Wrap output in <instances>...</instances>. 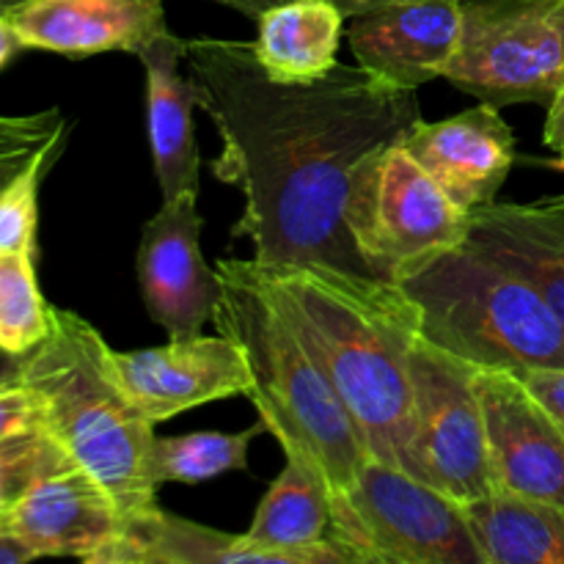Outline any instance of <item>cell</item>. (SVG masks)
Here are the masks:
<instances>
[{
	"label": "cell",
	"instance_id": "6da1fadb",
	"mask_svg": "<svg viewBox=\"0 0 564 564\" xmlns=\"http://www.w3.org/2000/svg\"><path fill=\"white\" fill-rule=\"evenodd\" d=\"M185 66L224 143L209 169L246 202L231 237L251 242L253 262L378 281L347 215L369 165L422 121L416 91L358 64H336L317 80H275L253 42L237 39H187Z\"/></svg>",
	"mask_w": 564,
	"mask_h": 564
},
{
	"label": "cell",
	"instance_id": "7a4b0ae2",
	"mask_svg": "<svg viewBox=\"0 0 564 564\" xmlns=\"http://www.w3.org/2000/svg\"><path fill=\"white\" fill-rule=\"evenodd\" d=\"M303 345L356 419L369 457L400 466L411 435V345L416 328L389 281L319 268H259Z\"/></svg>",
	"mask_w": 564,
	"mask_h": 564
},
{
	"label": "cell",
	"instance_id": "3957f363",
	"mask_svg": "<svg viewBox=\"0 0 564 564\" xmlns=\"http://www.w3.org/2000/svg\"><path fill=\"white\" fill-rule=\"evenodd\" d=\"M213 325L246 352L251 369L248 400L284 452H301L330 485L350 488L369 457L356 419L341 402L325 369L312 356L275 301L253 259H224Z\"/></svg>",
	"mask_w": 564,
	"mask_h": 564
},
{
	"label": "cell",
	"instance_id": "277c9868",
	"mask_svg": "<svg viewBox=\"0 0 564 564\" xmlns=\"http://www.w3.org/2000/svg\"><path fill=\"white\" fill-rule=\"evenodd\" d=\"M22 386L44 430L110 496L121 516L158 505L154 422L124 394L110 347L80 314L53 306L50 336L28 352Z\"/></svg>",
	"mask_w": 564,
	"mask_h": 564
},
{
	"label": "cell",
	"instance_id": "5b68a950",
	"mask_svg": "<svg viewBox=\"0 0 564 564\" xmlns=\"http://www.w3.org/2000/svg\"><path fill=\"white\" fill-rule=\"evenodd\" d=\"M391 284L424 341L477 369L564 367V323L545 297L471 242L435 253Z\"/></svg>",
	"mask_w": 564,
	"mask_h": 564
},
{
	"label": "cell",
	"instance_id": "8992f818",
	"mask_svg": "<svg viewBox=\"0 0 564 564\" xmlns=\"http://www.w3.org/2000/svg\"><path fill=\"white\" fill-rule=\"evenodd\" d=\"M330 505L328 540L347 564H485L460 501L394 463L367 457Z\"/></svg>",
	"mask_w": 564,
	"mask_h": 564
},
{
	"label": "cell",
	"instance_id": "52a82bcc",
	"mask_svg": "<svg viewBox=\"0 0 564 564\" xmlns=\"http://www.w3.org/2000/svg\"><path fill=\"white\" fill-rule=\"evenodd\" d=\"M400 468L468 505L496 494L477 367L413 336L411 435Z\"/></svg>",
	"mask_w": 564,
	"mask_h": 564
},
{
	"label": "cell",
	"instance_id": "ba28073f",
	"mask_svg": "<svg viewBox=\"0 0 564 564\" xmlns=\"http://www.w3.org/2000/svg\"><path fill=\"white\" fill-rule=\"evenodd\" d=\"M560 0H463V31L444 80L479 102L551 105L564 86Z\"/></svg>",
	"mask_w": 564,
	"mask_h": 564
},
{
	"label": "cell",
	"instance_id": "9c48e42d",
	"mask_svg": "<svg viewBox=\"0 0 564 564\" xmlns=\"http://www.w3.org/2000/svg\"><path fill=\"white\" fill-rule=\"evenodd\" d=\"M347 224L375 279L391 284L435 253L463 246L471 215L394 143L364 174Z\"/></svg>",
	"mask_w": 564,
	"mask_h": 564
},
{
	"label": "cell",
	"instance_id": "30bf717a",
	"mask_svg": "<svg viewBox=\"0 0 564 564\" xmlns=\"http://www.w3.org/2000/svg\"><path fill=\"white\" fill-rule=\"evenodd\" d=\"M198 193L163 202L147 220L138 242V284L152 323L169 336H196L213 323L218 301V273L202 251Z\"/></svg>",
	"mask_w": 564,
	"mask_h": 564
},
{
	"label": "cell",
	"instance_id": "8fae6325",
	"mask_svg": "<svg viewBox=\"0 0 564 564\" xmlns=\"http://www.w3.org/2000/svg\"><path fill=\"white\" fill-rule=\"evenodd\" d=\"M110 367L124 394L154 424L251 389L246 352L224 334L169 336V345L147 350H110Z\"/></svg>",
	"mask_w": 564,
	"mask_h": 564
},
{
	"label": "cell",
	"instance_id": "7c38bea8",
	"mask_svg": "<svg viewBox=\"0 0 564 564\" xmlns=\"http://www.w3.org/2000/svg\"><path fill=\"white\" fill-rule=\"evenodd\" d=\"M496 490L564 507V433L521 378L477 369Z\"/></svg>",
	"mask_w": 564,
	"mask_h": 564
},
{
	"label": "cell",
	"instance_id": "4fadbf2b",
	"mask_svg": "<svg viewBox=\"0 0 564 564\" xmlns=\"http://www.w3.org/2000/svg\"><path fill=\"white\" fill-rule=\"evenodd\" d=\"M6 527L42 556L99 564L121 529L113 496L75 460L39 474L6 516Z\"/></svg>",
	"mask_w": 564,
	"mask_h": 564
},
{
	"label": "cell",
	"instance_id": "5bb4252c",
	"mask_svg": "<svg viewBox=\"0 0 564 564\" xmlns=\"http://www.w3.org/2000/svg\"><path fill=\"white\" fill-rule=\"evenodd\" d=\"M463 31V0H419L350 17L356 64L389 86L416 91L446 77Z\"/></svg>",
	"mask_w": 564,
	"mask_h": 564
},
{
	"label": "cell",
	"instance_id": "9a60e30c",
	"mask_svg": "<svg viewBox=\"0 0 564 564\" xmlns=\"http://www.w3.org/2000/svg\"><path fill=\"white\" fill-rule=\"evenodd\" d=\"M402 147L468 215L496 202L516 163V135L488 102L449 119H422Z\"/></svg>",
	"mask_w": 564,
	"mask_h": 564
},
{
	"label": "cell",
	"instance_id": "2e32d148",
	"mask_svg": "<svg viewBox=\"0 0 564 564\" xmlns=\"http://www.w3.org/2000/svg\"><path fill=\"white\" fill-rule=\"evenodd\" d=\"M22 47L86 58L132 53L165 33L163 0H25L9 11Z\"/></svg>",
	"mask_w": 564,
	"mask_h": 564
},
{
	"label": "cell",
	"instance_id": "e0dca14e",
	"mask_svg": "<svg viewBox=\"0 0 564 564\" xmlns=\"http://www.w3.org/2000/svg\"><path fill=\"white\" fill-rule=\"evenodd\" d=\"M135 55L147 72V135L163 202L182 193H198V149L193 132L196 91L191 77L180 72L185 64V39L165 31Z\"/></svg>",
	"mask_w": 564,
	"mask_h": 564
},
{
	"label": "cell",
	"instance_id": "ac0fdd59",
	"mask_svg": "<svg viewBox=\"0 0 564 564\" xmlns=\"http://www.w3.org/2000/svg\"><path fill=\"white\" fill-rule=\"evenodd\" d=\"M468 242L527 279L564 323V193L477 209Z\"/></svg>",
	"mask_w": 564,
	"mask_h": 564
},
{
	"label": "cell",
	"instance_id": "d6986e66",
	"mask_svg": "<svg viewBox=\"0 0 564 564\" xmlns=\"http://www.w3.org/2000/svg\"><path fill=\"white\" fill-rule=\"evenodd\" d=\"M330 485L301 452H284V468L259 501L248 540L275 551L286 564H347L330 532Z\"/></svg>",
	"mask_w": 564,
	"mask_h": 564
},
{
	"label": "cell",
	"instance_id": "ffe728a7",
	"mask_svg": "<svg viewBox=\"0 0 564 564\" xmlns=\"http://www.w3.org/2000/svg\"><path fill=\"white\" fill-rule=\"evenodd\" d=\"M286 564L248 534H229L152 505L121 516V529L99 564Z\"/></svg>",
	"mask_w": 564,
	"mask_h": 564
},
{
	"label": "cell",
	"instance_id": "44dd1931",
	"mask_svg": "<svg viewBox=\"0 0 564 564\" xmlns=\"http://www.w3.org/2000/svg\"><path fill=\"white\" fill-rule=\"evenodd\" d=\"M345 20L334 0H286L257 17L253 53L275 80H317L339 64Z\"/></svg>",
	"mask_w": 564,
	"mask_h": 564
},
{
	"label": "cell",
	"instance_id": "7402d4cb",
	"mask_svg": "<svg viewBox=\"0 0 564 564\" xmlns=\"http://www.w3.org/2000/svg\"><path fill=\"white\" fill-rule=\"evenodd\" d=\"M463 512L485 564H564V507L496 490Z\"/></svg>",
	"mask_w": 564,
	"mask_h": 564
},
{
	"label": "cell",
	"instance_id": "603a6c76",
	"mask_svg": "<svg viewBox=\"0 0 564 564\" xmlns=\"http://www.w3.org/2000/svg\"><path fill=\"white\" fill-rule=\"evenodd\" d=\"M259 433H268V424L259 419L242 433H204L174 435L154 441V479L163 482L198 485L229 471H248V449Z\"/></svg>",
	"mask_w": 564,
	"mask_h": 564
},
{
	"label": "cell",
	"instance_id": "cb8c5ba5",
	"mask_svg": "<svg viewBox=\"0 0 564 564\" xmlns=\"http://www.w3.org/2000/svg\"><path fill=\"white\" fill-rule=\"evenodd\" d=\"M33 262V253L0 248V347L14 356L36 350L53 328V306L39 290Z\"/></svg>",
	"mask_w": 564,
	"mask_h": 564
},
{
	"label": "cell",
	"instance_id": "d4e9b609",
	"mask_svg": "<svg viewBox=\"0 0 564 564\" xmlns=\"http://www.w3.org/2000/svg\"><path fill=\"white\" fill-rule=\"evenodd\" d=\"M66 132H58L44 143L3 187H0V248L3 251H25L36 257V226H39V191L42 180L58 154L64 152Z\"/></svg>",
	"mask_w": 564,
	"mask_h": 564
},
{
	"label": "cell",
	"instance_id": "484cf974",
	"mask_svg": "<svg viewBox=\"0 0 564 564\" xmlns=\"http://www.w3.org/2000/svg\"><path fill=\"white\" fill-rule=\"evenodd\" d=\"M64 460H72V457L61 449L44 424L0 441V523L39 474Z\"/></svg>",
	"mask_w": 564,
	"mask_h": 564
},
{
	"label": "cell",
	"instance_id": "4316f807",
	"mask_svg": "<svg viewBox=\"0 0 564 564\" xmlns=\"http://www.w3.org/2000/svg\"><path fill=\"white\" fill-rule=\"evenodd\" d=\"M518 378L564 433V367H532L518 372Z\"/></svg>",
	"mask_w": 564,
	"mask_h": 564
},
{
	"label": "cell",
	"instance_id": "83f0119b",
	"mask_svg": "<svg viewBox=\"0 0 564 564\" xmlns=\"http://www.w3.org/2000/svg\"><path fill=\"white\" fill-rule=\"evenodd\" d=\"M64 130H69V121L61 119V121H55V124L44 127V130L28 132V135L11 138V141L0 143V187H3L6 182H9L11 176H14L17 171H20L22 165H25L28 160H31L33 154L44 147V143H50L55 135H58V132H64Z\"/></svg>",
	"mask_w": 564,
	"mask_h": 564
},
{
	"label": "cell",
	"instance_id": "f1b7e54d",
	"mask_svg": "<svg viewBox=\"0 0 564 564\" xmlns=\"http://www.w3.org/2000/svg\"><path fill=\"white\" fill-rule=\"evenodd\" d=\"M42 424L39 416V402L25 386H11V389L0 391V441L11 438V435L22 433Z\"/></svg>",
	"mask_w": 564,
	"mask_h": 564
},
{
	"label": "cell",
	"instance_id": "f546056e",
	"mask_svg": "<svg viewBox=\"0 0 564 564\" xmlns=\"http://www.w3.org/2000/svg\"><path fill=\"white\" fill-rule=\"evenodd\" d=\"M61 110H42V113H28V116H0V143L11 141V138L28 135V132L44 130V127L61 121Z\"/></svg>",
	"mask_w": 564,
	"mask_h": 564
},
{
	"label": "cell",
	"instance_id": "4dcf8cb0",
	"mask_svg": "<svg viewBox=\"0 0 564 564\" xmlns=\"http://www.w3.org/2000/svg\"><path fill=\"white\" fill-rule=\"evenodd\" d=\"M33 560H39L36 551L20 534L11 532L6 523H0V564H25Z\"/></svg>",
	"mask_w": 564,
	"mask_h": 564
},
{
	"label": "cell",
	"instance_id": "1f68e13d",
	"mask_svg": "<svg viewBox=\"0 0 564 564\" xmlns=\"http://www.w3.org/2000/svg\"><path fill=\"white\" fill-rule=\"evenodd\" d=\"M545 147L562 152L564 149V86L556 94L554 102L549 105V116H545V130H543Z\"/></svg>",
	"mask_w": 564,
	"mask_h": 564
},
{
	"label": "cell",
	"instance_id": "d6a6232c",
	"mask_svg": "<svg viewBox=\"0 0 564 564\" xmlns=\"http://www.w3.org/2000/svg\"><path fill=\"white\" fill-rule=\"evenodd\" d=\"M25 358L28 356H14V352H9V350H3V347H0V391L22 383V372H25Z\"/></svg>",
	"mask_w": 564,
	"mask_h": 564
},
{
	"label": "cell",
	"instance_id": "836d02e7",
	"mask_svg": "<svg viewBox=\"0 0 564 564\" xmlns=\"http://www.w3.org/2000/svg\"><path fill=\"white\" fill-rule=\"evenodd\" d=\"M22 47L20 36H17L14 25H11L9 14H0V69H3L6 64H9L11 58H14Z\"/></svg>",
	"mask_w": 564,
	"mask_h": 564
},
{
	"label": "cell",
	"instance_id": "e575fe53",
	"mask_svg": "<svg viewBox=\"0 0 564 564\" xmlns=\"http://www.w3.org/2000/svg\"><path fill=\"white\" fill-rule=\"evenodd\" d=\"M339 6L341 14L350 20V17L367 14V11L375 9H386V6H402V3H419V0H334Z\"/></svg>",
	"mask_w": 564,
	"mask_h": 564
},
{
	"label": "cell",
	"instance_id": "d590c367",
	"mask_svg": "<svg viewBox=\"0 0 564 564\" xmlns=\"http://www.w3.org/2000/svg\"><path fill=\"white\" fill-rule=\"evenodd\" d=\"M215 3H224V6H229V9L240 11V14L253 17V20H257L259 14H264V11L273 9V6L286 3V0H215Z\"/></svg>",
	"mask_w": 564,
	"mask_h": 564
},
{
	"label": "cell",
	"instance_id": "8d00e7d4",
	"mask_svg": "<svg viewBox=\"0 0 564 564\" xmlns=\"http://www.w3.org/2000/svg\"><path fill=\"white\" fill-rule=\"evenodd\" d=\"M25 0H0V14H9V11H14L17 6H22Z\"/></svg>",
	"mask_w": 564,
	"mask_h": 564
},
{
	"label": "cell",
	"instance_id": "74e56055",
	"mask_svg": "<svg viewBox=\"0 0 564 564\" xmlns=\"http://www.w3.org/2000/svg\"><path fill=\"white\" fill-rule=\"evenodd\" d=\"M551 169H556V171H564V149H562V152H556V158L554 160H551Z\"/></svg>",
	"mask_w": 564,
	"mask_h": 564
},
{
	"label": "cell",
	"instance_id": "f35d334b",
	"mask_svg": "<svg viewBox=\"0 0 564 564\" xmlns=\"http://www.w3.org/2000/svg\"><path fill=\"white\" fill-rule=\"evenodd\" d=\"M556 14H560V22H562V31H564V0H560V6H556Z\"/></svg>",
	"mask_w": 564,
	"mask_h": 564
}]
</instances>
